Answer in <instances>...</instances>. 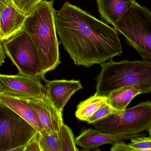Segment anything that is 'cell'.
<instances>
[{"label":"cell","instance_id":"9a60e30c","mask_svg":"<svg viewBox=\"0 0 151 151\" xmlns=\"http://www.w3.org/2000/svg\"><path fill=\"white\" fill-rule=\"evenodd\" d=\"M145 93L144 90L135 86L124 87L110 92L107 96V101L115 109H125L136 96Z\"/></svg>","mask_w":151,"mask_h":151},{"label":"cell","instance_id":"5b68a950","mask_svg":"<svg viewBox=\"0 0 151 151\" xmlns=\"http://www.w3.org/2000/svg\"><path fill=\"white\" fill-rule=\"evenodd\" d=\"M92 124L96 129L109 134H139L151 128V102L147 101L131 108L117 110Z\"/></svg>","mask_w":151,"mask_h":151},{"label":"cell","instance_id":"5bb4252c","mask_svg":"<svg viewBox=\"0 0 151 151\" xmlns=\"http://www.w3.org/2000/svg\"><path fill=\"white\" fill-rule=\"evenodd\" d=\"M101 17L107 24H114L132 6L135 0H96Z\"/></svg>","mask_w":151,"mask_h":151},{"label":"cell","instance_id":"ac0fdd59","mask_svg":"<svg viewBox=\"0 0 151 151\" xmlns=\"http://www.w3.org/2000/svg\"><path fill=\"white\" fill-rule=\"evenodd\" d=\"M41 151H59L58 132H38Z\"/></svg>","mask_w":151,"mask_h":151},{"label":"cell","instance_id":"9c48e42d","mask_svg":"<svg viewBox=\"0 0 151 151\" xmlns=\"http://www.w3.org/2000/svg\"><path fill=\"white\" fill-rule=\"evenodd\" d=\"M27 99L36 112L43 130L59 132L63 124V113L55 106L47 93L42 97Z\"/></svg>","mask_w":151,"mask_h":151},{"label":"cell","instance_id":"4fadbf2b","mask_svg":"<svg viewBox=\"0 0 151 151\" xmlns=\"http://www.w3.org/2000/svg\"><path fill=\"white\" fill-rule=\"evenodd\" d=\"M26 17L18 11L11 1L0 17V39L1 42L22 30Z\"/></svg>","mask_w":151,"mask_h":151},{"label":"cell","instance_id":"7a4b0ae2","mask_svg":"<svg viewBox=\"0 0 151 151\" xmlns=\"http://www.w3.org/2000/svg\"><path fill=\"white\" fill-rule=\"evenodd\" d=\"M53 4V1L41 2L26 17L22 29L35 45L45 75L61 63Z\"/></svg>","mask_w":151,"mask_h":151},{"label":"cell","instance_id":"52a82bcc","mask_svg":"<svg viewBox=\"0 0 151 151\" xmlns=\"http://www.w3.org/2000/svg\"><path fill=\"white\" fill-rule=\"evenodd\" d=\"M37 132L14 111L0 102V151L25 146Z\"/></svg>","mask_w":151,"mask_h":151},{"label":"cell","instance_id":"d4e9b609","mask_svg":"<svg viewBox=\"0 0 151 151\" xmlns=\"http://www.w3.org/2000/svg\"><path fill=\"white\" fill-rule=\"evenodd\" d=\"M25 146H21L14 148L12 151H24Z\"/></svg>","mask_w":151,"mask_h":151},{"label":"cell","instance_id":"44dd1931","mask_svg":"<svg viewBox=\"0 0 151 151\" xmlns=\"http://www.w3.org/2000/svg\"><path fill=\"white\" fill-rule=\"evenodd\" d=\"M117 110L114 109L107 101H106L91 116L86 119L89 124H92L96 121L106 117L111 114L114 113Z\"/></svg>","mask_w":151,"mask_h":151},{"label":"cell","instance_id":"2e32d148","mask_svg":"<svg viewBox=\"0 0 151 151\" xmlns=\"http://www.w3.org/2000/svg\"><path fill=\"white\" fill-rule=\"evenodd\" d=\"M106 101L107 97L105 96L93 95L78 105L76 117L80 121H86Z\"/></svg>","mask_w":151,"mask_h":151},{"label":"cell","instance_id":"8992f818","mask_svg":"<svg viewBox=\"0 0 151 151\" xmlns=\"http://www.w3.org/2000/svg\"><path fill=\"white\" fill-rule=\"evenodd\" d=\"M3 43L5 54L17 68L19 75L46 80L38 53L27 32L21 30Z\"/></svg>","mask_w":151,"mask_h":151},{"label":"cell","instance_id":"7c38bea8","mask_svg":"<svg viewBox=\"0 0 151 151\" xmlns=\"http://www.w3.org/2000/svg\"><path fill=\"white\" fill-rule=\"evenodd\" d=\"M0 102L14 111L37 132L43 130V127L36 112L27 99L1 93L0 94Z\"/></svg>","mask_w":151,"mask_h":151},{"label":"cell","instance_id":"ffe728a7","mask_svg":"<svg viewBox=\"0 0 151 151\" xmlns=\"http://www.w3.org/2000/svg\"><path fill=\"white\" fill-rule=\"evenodd\" d=\"M129 145L133 151H151V137L145 136L135 137L131 139Z\"/></svg>","mask_w":151,"mask_h":151},{"label":"cell","instance_id":"3957f363","mask_svg":"<svg viewBox=\"0 0 151 151\" xmlns=\"http://www.w3.org/2000/svg\"><path fill=\"white\" fill-rule=\"evenodd\" d=\"M100 65L101 69L96 78L95 96L107 97L113 91L129 86L141 88L145 93H151V61L115 62L112 59Z\"/></svg>","mask_w":151,"mask_h":151},{"label":"cell","instance_id":"4316f807","mask_svg":"<svg viewBox=\"0 0 151 151\" xmlns=\"http://www.w3.org/2000/svg\"><path fill=\"white\" fill-rule=\"evenodd\" d=\"M0 42H1V39H0Z\"/></svg>","mask_w":151,"mask_h":151},{"label":"cell","instance_id":"30bf717a","mask_svg":"<svg viewBox=\"0 0 151 151\" xmlns=\"http://www.w3.org/2000/svg\"><path fill=\"white\" fill-rule=\"evenodd\" d=\"M45 88L55 106L63 113L64 106L71 96L83 87L79 80H55L45 81Z\"/></svg>","mask_w":151,"mask_h":151},{"label":"cell","instance_id":"ba28073f","mask_svg":"<svg viewBox=\"0 0 151 151\" xmlns=\"http://www.w3.org/2000/svg\"><path fill=\"white\" fill-rule=\"evenodd\" d=\"M0 87L2 93L26 99L41 97L46 92L39 79L19 75L0 74Z\"/></svg>","mask_w":151,"mask_h":151},{"label":"cell","instance_id":"8fae6325","mask_svg":"<svg viewBox=\"0 0 151 151\" xmlns=\"http://www.w3.org/2000/svg\"><path fill=\"white\" fill-rule=\"evenodd\" d=\"M145 135L144 133L132 135H114L90 128L83 131L75 139V142L76 145L82 147L83 151H90L98 148L100 146L105 144L113 145L117 141H124L135 137Z\"/></svg>","mask_w":151,"mask_h":151},{"label":"cell","instance_id":"277c9868","mask_svg":"<svg viewBox=\"0 0 151 151\" xmlns=\"http://www.w3.org/2000/svg\"><path fill=\"white\" fill-rule=\"evenodd\" d=\"M112 25L143 60L151 61V13L148 8L135 1Z\"/></svg>","mask_w":151,"mask_h":151},{"label":"cell","instance_id":"cb8c5ba5","mask_svg":"<svg viewBox=\"0 0 151 151\" xmlns=\"http://www.w3.org/2000/svg\"><path fill=\"white\" fill-rule=\"evenodd\" d=\"M6 54L3 49L2 42H0V66H2L5 62Z\"/></svg>","mask_w":151,"mask_h":151},{"label":"cell","instance_id":"6da1fadb","mask_svg":"<svg viewBox=\"0 0 151 151\" xmlns=\"http://www.w3.org/2000/svg\"><path fill=\"white\" fill-rule=\"evenodd\" d=\"M55 22L60 43L77 66L90 68L122 54L114 28L68 2L56 13Z\"/></svg>","mask_w":151,"mask_h":151},{"label":"cell","instance_id":"e0dca14e","mask_svg":"<svg viewBox=\"0 0 151 151\" xmlns=\"http://www.w3.org/2000/svg\"><path fill=\"white\" fill-rule=\"evenodd\" d=\"M59 151H77L74 134L68 125L63 124L58 132Z\"/></svg>","mask_w":151,"mask_h":151},{"label":"cell","instance_id":"7402d4cb","mask_svg":"<svg viewBox=\"0 0 151 151\" xmlns=\"http://www.w3.org/2000/svg\"><path fill=\"white\" fill-rule=\"evenodd\" d=\"M24 151H41L38 132L25 145Z\"/></svg>","mask_w":151,"mask_h":151},{"label":"cell","instance_id":"603a6c76","mask_svg":"<svg viewBox=\"0 0 151 151\" xmlns=\"http://www.w3.org/2000/svg\"><path fill=\"white\" fill-rule=\"evenodd\" d=\"M11 2V0H0V17Z\"/></svg>","mask_w":151,"mask_h":151},{"label":"cell","instance_id":"484cf974","mask_svg":"<svg viewBox=\"0 0 151 151\" xmlns=\"http://www.w3.org/2000/svg\"><path fill=\"white\" fill-rule=\"evenodd\" d=\"M1 93H2V91L1 90V88L0 87V94H1Z\"/></svg>","mask_w":151,"mask_h":151},{"label":"cell","instance_id":"d6986e66","mask_svg":"<svg viewBox=\"0 0 151 151\" xmlns=\"http://www.w3.org/2000/svg\"><path fill=\"white\" fill-rule=\"evenodd\" d=\"M46 0H11L18 11L27 16L41 2Z\"/></svg>","mask_w":151,"mask_h":151}]
</instances>
